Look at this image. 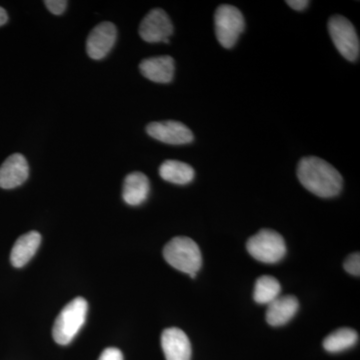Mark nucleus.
<instances>
[{"instance_id":"obj_1","label":"nucleus","mask_w":360,"mask_h":360,"mask_svg":"<svg viewBox=\"0 0 360 360\" xmlns=\"http://www.w3.org/2000/svg\"><path fill=\"white\" fill-rule=\"evenodd\" d=\"M297 177L307 191L319 198H335L342 189V176L328 161L307 156L297 165Z\"/></svg>"},{"instance_id":"obj_2","label":"nucleus","mask_w":360,"mask_h":360,"mask_svg":"<svg viewBox=\"0 0 360 360\" xmlns=\"http://www.w3.org/2000/svg\"><path fill=\"white\" fill-rule=\"evenodd\" d=\"M163 257L175 269L195 278L202 266V255L198 245L186 236L172 238L163 248Z\"/></svg>"},{"instance_id":"obj_3","label":"nucleus","mask_w":360,"mask_h":360,"mask_svg":"<svg viewBox=\"0 0 360 360\" xmlns=\"http://www.w3.org/2000/svg\"><path fill=\"white\" fill-rule=\"evenodd\" d=\"M89 304L84 297H77L63 307L54 322L52 336L60 345H70L86 319Z\"/></svg>"},{"instance_id":"obj_4","label":"nucleus","mask_w":360,"mask_h":360,"mask_svg":"<svg viewBox=\"0 0 360 360\" xmlns=\"http://www.w3.org/2000/svg\"><path fill=\"white\" fill-rule=\"evenodd\" d=\"M248 253L264 264H276L286 255L285 241L281 234L272 229H262L246 243Z\"/></svg>"},{"instance_id":"obj_5","label":"nucleus","mask_w":360,"mask_h":360,"mask_svg":"<svg viewBox=\"0 0 360 360\" xmlns=\"http://www.w3.org/2000/svg\"><path fill=\"white\" fill-rule=\"evenodd\" d=\"M214 26L219 44L224 49H231L245 32V18L236 6L222 4L215 11Z\"/></svg>"},{"instance_id":"obj_6","label":"nucleus","mask_w":360,"mask_h":360,"mask_svg":"<svg viewBox=\"0 0 360 360\" xmlns=\"http://www.w3.org/2000/svg\"><path fill=\"white\" fill-rule=\"evenodd\" d=\"M328 32L338 52L347 60H359L360 42L354 26L347 18L335 15L329 18Z\"/></svg>"},{"instance_id":"obj_7","label":"nucleus","mask_w":360,"mask_h":360,"mask_svg":"<svg viewBox=\"0 0 360 360\" xmlns=\"http://www.w3.org/2000/svg\"><path fill=\"white\" fill-rule=\"evenodd\" d=\"M139 32L141 39L148 44H168L174 33V25L165 11L155 8L149 11L142 20Z\"/></svg>"},{"instance_id":"obj_8","label":"nucleus","mask_w":360,"mask_h":360,"mask_svg":"<svg viewBox=\"0 0 360 360\" xmlns=\"http://www.w3.org/2000/svg\"><path fill=\"white\" fill-rule=\"evenodd\" d=\"M146 132L156 141L172 146H184L194 139L193 131L186 124L174 120L149 123Z\"/></svg>"},{"instance_id":"obj_9","label":"nucleus","mask_w":360,"mask_h":360,"mask_svg":"<svg viewBox=\"0 0 360 360\" xmlns=\"http://www.w3.org/2000/svg\"><path fill=\"white\" fill-rule=\"evenodd\" d=\"M117 30L110 21L96 25L89 33L86 41V51L90 58L101 60L110 53L115 46Z\"/></svg>"},{"instance_id":"obj_10","label":"nucleus","mask_w":360,"mask_h":360,"mask_svg":"<svg viewBox=\"0 0 360 360\" xmlns=\"http://www.w3.org/2000/svg\"><path fill=\"white\" fill-rule=\"evenodd\" d=\"M161 347L167 360H191V345L184 330L170 328L161 335Z\"/></svg>"},{"instance_id":"obj_11","label":"nucleus","mask_w":360,"mask_h":360,"mask_svg":"<svg viewBox=\"0 0 360 360\" xmlns=\"http://www.w3.org/2000/svg\"><path fill=\"white\" fill-rule=\"evenodd\" d=\"M30 175L27 160L22 155L15 153L6 158L0 167V187L13 189L25 184Z\"/></svg>"},{"instance_id":"obj_12","label":"nucleus","mask_w":360,"mask_h":360,"mask_svg":"<svg viewBox=\"0 0 360 360\" xmlns=\"http://www.w3.org/2000/svg\"><path fill=\"white\" fill-rule=\"evenodd\" d=\"M174 59L168 56L144 59L139 65L141 75L156 84L172 82L174 79Z\"/></svg>"},{"instance_id":"obj_13","label":"nucleus","mask_w":360,"mask_h":360,"mask_svg":"<svg viewBox=\"0 0 360 360\" xmlns=\"http://www.w3.org/2000/svg\"><path fill=\"white\" fill-rule=\"evenodd\" d=\"M267 305L266 321L271 326H281L288 323L300 309L297 298L292 295L278 296Z\"/></svg>"},{"instance_id":"obj_14","label":"nucleus","mask_w":360,"mask_h":360,"mask_svg":"<svg viewBox=\"0 0 360 360\" xmlns=\"http://www.w3.org/2000/svg\"><path fill=\"white\" fill-rule=\"evenodd\" d=\"M150 184L148 177L142 172H135L125 177L123 182L122 198L129 205H141L148 200Z\"/></svg>"},{"instance_id":"obj_15","label":"nucleus","mask_w":360,"mask_h":360,"mask_svg":"<svg viewBox=\"0 0 360 360\" xmlns=\"http://www.w3.org/2000/svg\"><path fill=\"white\" fill-rule=\"evenodd\" d=\"M41 243L39 232L30 231L21 236L14 243L11 253V262L16 269L25 266L34 257Z\"/></svg>"},{"instance_id":"obj_16","label":"nucleus","mask_w":360,"mask_h":360,"mask_svg":"<svg viewBox=\"0 0 360 360\" xmlns=\"http://www.w3.org/2000/svg\"><path fill=\"white\" fill-rule=\"evenodd\" d=\"M160 175L165 181L184 186L193 181L195 172L187 163L179 160H167L160 165Z\"/></svg>"},{"instance_id":"obj_17","label":"nucleus","mask_w":360,"mask_h":360,"mask_svg":"<svg viewBox=\"0 0 360 360\" xmlns=\"http://www.w3.org/2000/svg\"><path fill=\"white\" fill-rule=\"evenodd\" d=\"M359 335L352 328H343L333 331L323 340V347L330 354H338L356 345Z\"/></svg>"},{"instance_id":"obj_18","label":"nucleus","mask_w":360,"mask_h":360,"mask_svg":"<svg viewBox=\"0 0 360 360\" xmlns=\"http://www.w3.org/2000/svg\"><path fill=\"white\" fill-rule=\"evenodd\" d=\"M281 292V285L274 276H260L255 283L253 298L259 304H269L278 297Z\"/></svg>"},{"instance_id":"obj_19","label":"nucleus","mask_w":360,"mask_h":360,"mask_svg":"<svg viewBox=\"0 0 360 360\" xmlns=\"http://www.w3.org/2000/svg\"><path fill=\"white\" fill-rule=\"evenodd\" d=\"M345 269L352 276H360V255L359 252L352 253L345 259Z\"/></svg>"},{"instance_id":"obj_20","label":"nucleus","mask_w":360,"mask_h":360,"mask_svg":"<svg viewBox=\"0 0 360 360\" xmlns=\"http://www.w3.org/2000/svg\"><path fill=\"white\" fill-rule=\"evenodd\" d=\"M44 4L47 9L56 15H60L65 13L68 7V1L65 0H45Z\"/></svg>"},{"instance_id":"obj_21","label":"nucleus","mask_w":360,"mask_h":360,"mask_svg":"<svg viewBox=\"0 0 360 360\" xmlns=\"http://www.w3.org/2000/svg\"><path fill=\"white\" fill-rule=\"evenodd\" d=\"M98 360H123V354L118 348H106L99 356Z\"/></svg>"},{"instance_id":"obj_22","label":"nucleus","mask_w":360,"mask_h":360,"mask_svg":"<svg viewBox=\"0 0 360 360\" xmlns=\"http://www.w3.org/2000/svg\"><path fill=\"white\" fill-rule=\"evenodd\" d=\"M309 4L310 1H307V0H288L286 1V4H288L291 8L296 11H304L309 6Z\"/></svg>"},{"instance_id":"obj_23","label":"nucleus","mask_w":360,"mask_h":360,"mask_svg":"<svg viewBox=\"0 0 360 360\" xmlns=\"http://www.w3.org/2000/svg\"><path fill=\"white\" fill-rule=\"evenodd\" d=\"M7 20H8V16H7L6 9L0 7V26L6 25Z\"/></svg>"}]
</instances>
